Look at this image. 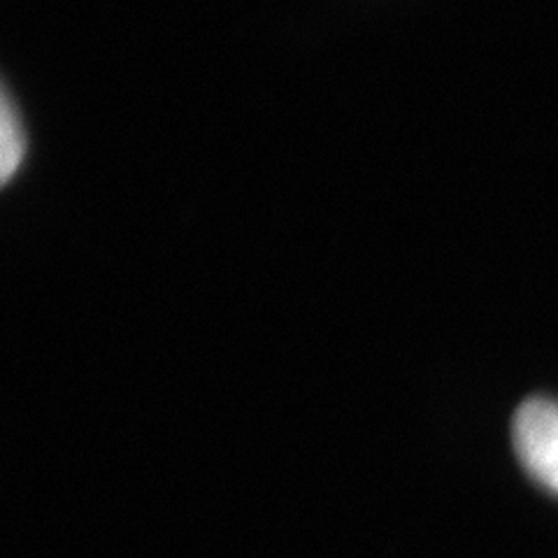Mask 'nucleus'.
<instances>
[{
    "mask_svg": "<svg viewBox=\"0 0 558 558\" xmlns=\"http://www.w3.org/2000/svg\"><path fill=\"white\" fill-rule=\"evenodd\" d=\"M512 440L521 465L535 482L558 494V403L529 398L512 422Z\"/></svg>",
    "mask_w": 558,
    "mask_h": 558,
    "instance_id": "1",
    "label": "nucleus"
},
{
    "mask_svg": "<svg viewBox=\"0 0 558 558\" xmlns=\"http://www.w3.org/2000/svg\"><path fill=\"white\" fill-rule=\"evenodd\" d=\"M0 145H3V159H0V178L3 184L12 180V174L20 170L26 151V137L22 129L20 112H16L10 92H3V110H0Z\"/></svg>",
    "mask_w": 558,
    "mask_h": 558,
    "instance_id": "2",
    "label": "nucleus"
}]
</instances>
